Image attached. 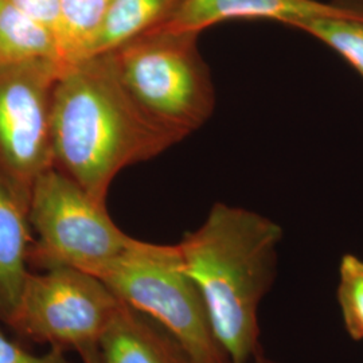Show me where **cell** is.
<instances>
[{"label": "cell", "mask_w": 363, "mask_h": 363, "mask_svg": "<svg viewBox=\"0 0 363 363\" xmlns=\"http://www.w3.org/2000/svg\"><path fill=\"white\" fill-rule=\"evenodd\" d=\"M182 140L132 96L113 52L65 66L52 103L54 166L100 203L118 172Z\"/></svg>", "instance_id": "1"}, {"label": "cell", "mask_w": 363, "mask_h": 363, "mask_svg": "<svg viewBox=\"0 0 363 363\" xmlns=\"http://www.w3.org/2000/svg\"><path fill=\"white\" fill-rule=\"evenodd\" d=\"M281 238L283 229L274 220L216 203L205 222L178 244L230 363L259 357V304L272 286Z\"/></svg>", "instance_id": "2"}, {"label": "cell", "mask_w": 363, "mask_h": 363, "mask_svg": "<svg viewBox=\"0 0 363 363\" xmlns=\"http://www.w3.org/2000/svg\"><path fill=\"white\" fill-rule=\"evenodd\" d=\"M117 298L169 331L194 363H230L214 335L203 298L177 245L135 240L91 272Z\"/></svg>", "instance_id": "3"}, {"label": "cell", "mask_w": 363, "mask_h": 363, "mask_svg": "<svg viewBox=\"0 0 363 363\" xmlns=\"http://www.w3.org/2000/svg\"><path fill=\"white\" fill-rule=\"evenodd\" d=\"M199 34L151 30L112 52L138 103L183 139L206 124L217 103Z\"/></svg>", "instance_id": "4"}, {"label": "cell", "mask_w": 363, "mask_h": 363, "mask_svg": "<svg viewBox=\"0 0 363 363\" xmlns=\"http://www.w3.org/2000/svg\"><path fill=\"white\" fill-rule=\"evenodd\" d=\"M28 222L38 234L28 259L45 269L66 265L94 272L135 241L111 218L106 205L55 166L33 183Z\"/></svg>", "instance_id": "5"}, {"label": "cell", "mask_w": 363, "mask_h": 363, "mask_svg": "<svg viewBox=\"0 0 363 363\" xmlns=\"http://www.w3.org/2000/svg\"><path fill=\"white\" fill-rule=\"evenodd\" d=\"M121 304L94 274L57 265L28 273L6 325L37 343L79 351L99 345Z\"/></svg>", "instance_id": "6"}, {"label": "cell", "mask_w": 363, "mask_h": 363, "mask_svg": "<svg viewBox=\"0 0 363 363\" xmlns=\"http://www.w3.org/2000/svg\"><path fill=\"white\" fill-rule=\"evenodd\" d=\"M64 69L55 60L0 65V171L27 199L54 166L52 103Z\"/></svg>", "instance_id": "7"}, {"label": "cell", "mask_w": 363, "mask_h": 363, "mask_svg": "<svg viewBox=\"0 0 363 363\" xmlns=\"http://www.w3.org/2000/svg\"><path fill=\"white\" fill-rule=\"evenodd\" d=\"M320 18L363 19V6L319 0H182L152 30L201 33L233 19H272L292 27L296 22Z\"/></svg>", "instance_id": "8"}, {"label": "cell", "mask_w": 363, "mask_h": 363, "mask_svg": "<svg viewBox=\"0 0 363 363\" xmlns=\"http://www.w3.org/2000/svg\"><path fill=\"white\" fill-rule=\"evenodd\" d=\"M97 346L104 363H194L169 331L124 301Z\"/></svg>", "instance_id": "9"}, {"label": "cell", "mask_w": 363, "mask_h": 363, "mask_svg": "<svg viewBox=\"0 0 363 363\" xmlns=\"http://www.w3.org/2000/svg\"><path fill=\"white\" fill-rule=\"evenodd\" d=\"M28 199L0 171V322L13 315L28 271Z\"/></svg>", "instance_id": "10"}, {"label": "cell", "mask_w": 363, "mask_h": 363, "mask_svg": "<svg viewBox=\"0 0 363 363\" xmlns=\"http://www.w3.org/2000/svg\"><path fill=\"white\" fill-rule=\"evenodd\" d=\"M182 0H111L89 57L115 52L159 26Z\"/></svg>", "instance_id": "11"}, {"label": "cell", "mask_w": 363, "mask_h": 363, "mask_svg": "<svg viewBox=\"0 0 363 363\" xmlns=\"http://www.w3.org/2000/svg\"><path fill=\"white\" fill-rule=\"evenodd\" d=\"M39 60L61 62L54 31L19 10L10 0H0V65Z\"/></svg>", "instance_id": "12"}, {"label": "cell", "mask_w": 363, "mask_h": 363, "mask_svg": "<svg viewBox=\"0 0 363 363\" xmlns=\"http://www.w3.org/2000/svg\"><path fill=\"white\" fill-rule=\"evenodd\" d=\"M109 3L111 0H61L55 37L64 65L88 58Z\"/></svg>", "instance_id": "13"}, {"label": "cell", "mask_w": 363, "mask_h": 363, "mask_svg": "<svg viewBox=\"0 0 363 363\" xmlns=\"http://www.w3.org/2000/svg\"><path fill=\"white\" fill-rule=\"evenodd\" d=\"M298 28L343 57L363 78V19L320 18L296 22Z\"/></svg>", "instance_id": "14"}, {"label": "cell", "mask_w": 363, "mask_h": 363, "mask_svg": "<svg viewBox=\"0 0 363 363\" xmlns=\"http://www.w3.org/2000/svg\"><path fill=\"white\" fill-rule=\"evenodd\" d=\"M337 303L347 334L363 340V259L345 255L339 265Z\"/></svg>", "instance_id": "15"}, {"label": "cell", "mask_w": 363, "mask_h": 363, "mask_svg": "<svg viewBox=\"0 0 363 363\" xmlns=\"http://www.w3.org/2000/svg\"><path fill=\"white\" fill-rule=\"evenodd\" d=\"M0 363H70L66 358L65 350L50 347L42 355L31 354L22 346L10 340L0 330Z\"/></svg>", "instance_id": "16"}, {"label": "cell", "mask_w": 363, "mask_h": 363, "mask_svg": "<svg viewBox=\"0 0 363 363\" xmlns=\"http://www.w3.org/2000/svg\"><path fill=\"white\" fill-rule=\"evenodd\" d=\"M19 10L30 15L42 25L57 31L60 22L61 0H10ZM57 38V37H55Z\"/></svg>", "instance_id": "17"}, {"label": "cell", "mask_w": 363, "mask_h": 363, "mask_svg": "<svg viewBox=\"0 0 363 363\" xmlns=\"http://www.w3.org/2000/svg\"><path fill=\"white\" fill-rule=\"evenodd\" d=\"M77 352L78 355L81 357V359H82V363H104L97 345L88 346V347L81 349Z\"/></svg>", "instance_id": "18"}, {"label": "cell", "mask_w": 363, "mask_h": 363, "mask_svg": "<svg viewBox=\"0 0 363 363\" xmlns=\"http://www.w3.org/2000/svg\"><path fill=\"white\" fill-rule=\"evenodd\" d=\"M252 363H274V362H271V361H268V359H264V358H261V357H257V358H256V359H255V361H253V362Z\"/></svg>", "instance_id": "19"}]
</instances>
